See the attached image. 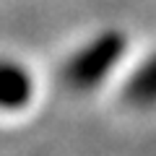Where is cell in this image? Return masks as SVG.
<instances>
[{"mask_svg":"<svg viewBox=\"0 0 156 156\" xmlns=\"http://www.w3.org/2000/svg\"><path fill=\"white\" fill-rule=\"evenodd\" d=\"M128 52V34L122 29H101L68 55L62 62V81L68 89L86 94L109 81Z\"/></svg>","mask_w":156,"mask_h":156,"instance_id":"1","label":"cell"},{"mask_svg":"<svg viewBox=\"0 0 156 156\" xmlns=\"http://www.w3.org/2000/svg\"><path fill=\"white\" fill-rule=\"evenodd\" d=\"M120 96L133 109H154L156 107V47L125 76Z\"/></svg>","mask_w":156,"mask_h":156,"instance_id":"3","label":"cell"},{"mask_svg":"<svg viewBox=\"0 0 156 156\" xmlns=\"http://www.w3.org/2000/svg\"><path fill=\"white\" fill-rule=\"evenodd\" d=\"M37 99L34 73L16 57H0V112L18 115Z\"/></svg>","mask_w":156,"mask_h":156,"instance_id":"2","label":"cell"}]
</instances>
